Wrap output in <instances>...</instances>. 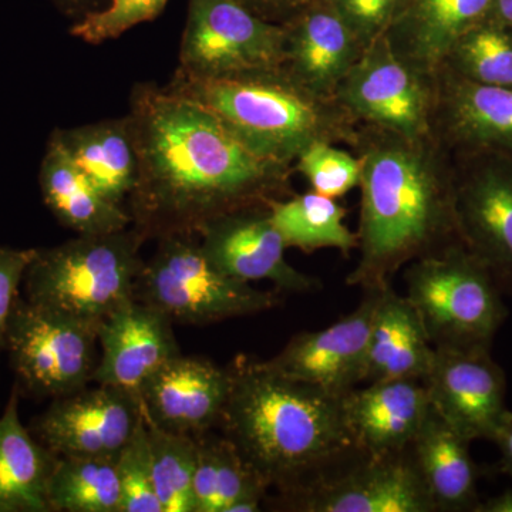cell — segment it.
<instances>
[{
  "label": "cell",
  "instance_id": "23",
  "mask_svg": "<svg viewBox=\"0 0 512 512\" xmlns=\"http://www.w3.org/2000/svg\"><path fill=\"white\" fill-rule=\"evenodd\" d=\"M436 348L419 313L393 286L380 289L369 342L363 383L419 379L429 375Z\"/></svg>",
  "mask_w": 512,
  "mask_h": 512
},
{
  "label": "cell",
  "instance_id": "8",
  "mask_svg": "<svg viewBox=\"0 0 512 512\" xmlns=\"http://www.w3.org/2000/svg\"><path fill=\"white\" fill-rule=\"evenodd\" d=\"M286 30L239 0H188L174 80L207 82L284 67Z\"/></svg>",
  "mask_w": 512,
  "mask_h": 512
},
{
  "label": "cell",
  "instance_id": "39",
  "mask_svg": "<svg viewBox=\"0 0 512 512\" xmlns=\"http://www.w3.org/2000/svg\"><path fill=\"white\" fill-rule=\"evenodd\" d=\"M53 6L73 23L80 22L87 16L101 12L110 5L111 0H49Z\"/></svg>",
  "mask_w": 512,
  "mask_h": 512
},
{
  "label": "cell",
  "instance_id": "26",
  "mask_svg": "<svg viewBox=\"0 0 512 512\" xmlns=\"http://www.w3.org/2000/svg\"><path fill=\"white\" fill-rule=\"evenodd\" d=\"M39 185L47 210L76 235L110 234L130 227L127 208L104 197L52 137L40 164Z\"/></svg>",
  "mask_w": 512,
  "mask_h": 512
},
{
  "label": "cell",
  "instance_id": "25",
  "mask_svg": "<svg viewBox=\"0 0 512 512\" xmlns=\"http://www.w3.org/2000/svg\"><path fill=\"white\" fill-rule=\"evenodd\" d=\"M50 137L109 200L124 205L137 183L138 157L127 114L72 128Z\"/></svg>",
  "mask_w": 512,
  "mask_h": 512
},
{
  "label": "cell",
  "instance_id": "32",
  "mask_svg": "<svg viewBox=\"0 0 512 512\" xmlns=\"http://www.w3.org/2000/svg\"><path fill=\"white\" fill-rule=\"evenodd\" d=\"M147 430L154 485L163 512H194L197 437L171 433L150 420Z\"/></svg>",
  "mask_w": 512,
  "mask_h": 512
},
{
  "label": "cell",
  "instance_id": "1",
  "mask_svg": "<svg viewBox=\"0 0 512 512\" xmlns=\"http://www.w3.org/2000/svg\"><path fill=\"white\" fill-rule=\"evenodd\" d=\"M127 117L138 157L127 210L146 239L198 235L214 218L289 195L291 165L256 154L197 101L137 83Z\"/></svg>",
  "mask_w": 512,
  "mask_h": 512
},
{
  "label": "cell",
  "instance_id": "13",
  "mask_svg": "<svg viewBox=\"0 0 512 512\" xmlns=\"http://www.w3.org/2000/svg\"><path fill=\"white\" fill-rule=\"evenodd\" d=\"M431 409L473 443L494 441L505 417L507 377L488 348H436L423 380Z\"/></svg>",
  "mask_w": 512,
  "mask_h": 512
},
{
  "label": "cell",
  "instance_id": "14",
  "mask_svg": "<svg viewBox=\"0 0 512 512\" xmlns=\"http://www.w3.org/2000/svg\"><path fill=\"white\" fill-rule=\"evenodd\" d=\"M281 505L298 512H436L410 450L359 457Z\"/></svg>",
  "mask_w": 512,
  "mask_h": 512
},
{
  "label": "cell",
  "instance_id": "42",
  "mask_svg": "<svg viewBox=\"0 0 512 512\" xmlns=\"http://www.w3.org/2000/svg\"><path fill=\"white\" fill-rule=\"evenodd\" d=\"M488 18L512 30V0H494Z\"/></svg>",
  "mask_w": 512,
  "mask_h": 512
},
{
  "label": "cell",
  "instance_id": "9",
  "mask_svg": "<svg viewBox=\"0 0 512 512\" xmlns=\"http://www.w3.org/2000/svg\"><path fill=\"white\" fill-rule=\"evenodd\" d=\"M97 326L55 309L18 299L6 330L5 349L19 390L57 399L92 383Z\"/></svg>",
  "mask_w": 512,
  "mask_h": 512
},
{
  "label": "cell",
  "instance_id": "20",
  "mask_svg": "<svg viewBox=\"0 0 512 512\" xmlns=\"http://www.w3.org/2000/svg\"><path fill=\"white\" fill-rule=\"evenodd\" d=\"M284 26L285 72L309 92L336 99L339 84L365 46L332 2L318 6L315 0Z\"/></svg>",
  "mask_w": 512,
  "mask_h": 512
},
{
  "label": "cell",
  "instance_id": "16",
  "mask_svg": "<svg viewBox=\"0 0 512 512\" xmlns=\"http://www.w3.org/2000/svg\"><path fill=\"white\" fill-rule=\"evenodd\" d=\"M380 289L365 291L362 301L328 328L296 333L284 349L266 360L276 372L343 397L363 383L367 342Z\"/></svg>",
  "mask_w": 512,
  "mask_h": 512
},
{
  "label": "cell",
  "instance_id": "11",
  "mask_svg": "<svg viewBox=\"0 0 512 512\" xmlns=\"http://www.w3.org/2000/svg\"><path fill=\"white\" fill-rule=\"evenodd\" d=\"M336 100L359 117L413 140L430 130L431 97L423 74L394 52L387 35L365 47L339 84Z\"/></svg>",
  "mask_w": 512,
  "mask_h": 512
},
{
  "label": "cell",
  "instance_id": "7",
  "mask_svg": "<svg viewBox=\"0 0 512 512\" xmlns=\"http://www.w3.org/2000/svg\"><path fill=\"white\" fill-rule=\"evenodd\" d=\"M138 276L136 298L163 311L173 322L202 326L271 311L278 292L261 291L222 274L202 251L198 235L157 239Z\"/></svg>",
  "mask_w": 512,
  "mask_h": 512
},
{
  "label": "cell",
  "instance_id": "6",
  "mask_svg": "<svg viewBox=\"0 0 512 512\" xmlns=\"http://www.w3.org/2000/svg\"><path fill=\"white\" fill-rule=\"evenodd\" d=\"M404 284L434 348H493L508 318L504 293L463 244L407 265Z\"/></svg>",
  "mask_w": 512,
  "mask_h": 512
},
{
  "label": "cell",
  "instance_id": "36",
  "mask_svg": "<svg viewBox=\"0 0 512 512\" xmlns=\"http://www.w3.org/2000/svg\"><path fill=\"white\" fill-rule=\"evenodd\" d=\"M342 19L362 42L370 45L373 40L386 35L394 20L402 12L407 0H330Z\"/></svg>",
  "mask_w": 512,
  "mask_h": 512
},
{
  "label": "cell",
  "instance_id": "30",
  "mask_svg": "<svg viewBox=\"0 0 512 512\" xmlns=\"http://www.w3.org/2000/svg\"><path fill=\"white\" fill-rule=\"evenodd\" d=\"M116 458L59 457L49 484L52 512H120Z\"/></svg>",
  "mask_w": 512,
  "mask_h": 512
},
{
  "label": "cell",
  "instance_id": "18",
  "mask_svg": "<svg viewBox=\"0 0 512 512\" xmlns=\"http://www.w3.org/2000/svg\"><path fill=\"white\" fill-rule=\"evenodd\" d=\"M229 392V367L181 353L144 384L140 397L151 423L198 437L220 427Z\"/></svg>",
  "mask_w": 512,
  "mask_h": 512
},
{
  "label": "cell",
  "instance_id": "10",
  "mask_svg": "<svg viewBox=\"0 0 512 512\" xmlns=\"http://www.w3.org/2000/svg\"><path fill=\"white\" fill-rule=\"evenodd\" d=\"M453 200L464 247L512 295V154H461L453 168Z\"/></svg>",
  "mask_w": 512,
  "mask_h": 512
},
{
  "label": "cell",
  "instance_id": "5",
  "mask_svg": "<svg viewBox=\"0 0 512 512\" xmlns=\"http://www.w3.org/2000/svg\"><path fill=\"white\" fill-rule=\"evenodd\" d=\"M146 241L136 228H126L36 248L23 279L25 298L99 328L101 320L136 298Z\"/></svg>",
  "mask_w": 512,
  "mask_h": 512
},
{
  "label": "cell",
  "instance_id": "2",
  "mask_svg": "<svg viewBox=\"0 0 512 512\" xmlns=\"http://www.w3.org/2000/svg\"><path fill=\"white\" fill-rule=\"evenodd\" d=\"M228 367L222 434L281 504L363 456L343 419L342 397L282 375L266 360L241 355Z\"/></svg>",
  "mask_w": 512,
  "mask_h": 512
},
{
  "label": "cell",
  "instance_id": "34",
  "mask_svg": "<svg viewBox=\"0 0 512 512\" xmlns=\"http://www.w3.org/2000/svg\"><path fill=\"white\" fill-rule=\"evenodd\" d=\"M296 170L311 184L312 191L325 197H345L362 180V160L332 146L316 141L296 158Z\"/></svg>",
  "mask_w": 512,
  "mask_h": 512
},
{
  "label": "cell",
  "instance_id": "17",
  "mask_svg": "<svg viewBox=\"0 0 512 512\" xmlns=\"http://www.w3.org/2000/svg\"><path fill=\"white\" fill-rule=\"evenodd\" d=\"M173 323L150 303H124L97 328L101 355L92 382L140 396L144 384L181 355Z\"/></svg>",
  "mask_w": 512,
  "mask_h": 512
},
{
  "label": "cell",
  "instance_id": "40",
  "mask_svg": "<svg viewBox=\"0 0 512 512\" xmlns=\"http://www.w3.org/2000/svg\"><path fill=\"white\" fill-rule=\"evenodd\" d=\"M493 443L500 450V470L505 476L512 478V412L505 417L503 426L498 431Z\"/></svg>",
  "mask_w": 512,
  "mask_h": 512
},
{
  "label": "cell",
  "instance_id": "28",
  "mask_svg": "<svg viewBox=\"0 0 512 512\" xmlns=\"http://www.w3.org/2000/svg\"><path fill=\"white\" fill-rule=\"evenodd\" d=\"M194 512H256L268 485L224 434L197 437Z\"/></svg>",
  "mask_w": 512,
  "mask_h": 512
},
{
  "label": "cell",
  "instance_id": "38",
  "mask_svg": "<svg viewBox=\"0 0 512 512\" xmlns=\"http://www.w3.org/2000/svg\"><path fill=\"white\" fill-rule=\"evenodd\" d=\"M239 2L259 18L285 25L315 0H239Z\"/></svg>",
  "mask_w": 512,
  "mask_h": 512
},
{
  "label": "cell",
  "instance_id": "15",
  "mask_svg": "<svg viewBox=\"0 0 512 512\" xmlns=\"http://www.w3.org/2000/svg\"><path fill=\"white\" fill-rule=\"evenodd\" d=\"M198 238L211 264L238 281L271 282L276 291L288 293L322 288L318 278L303 274L286 261L288 247L272 221L268 205L214 218L200 229Z\"/></svg>",
  "mask_w": 512,
  "mask_h": 512
},
{
  "label": "cell",
  "instance_id": "4",
  "mask_svg": "<svg viewBox=\"0 0 512 512\" xmlns=\"http://www.w3.org/2000/svg\"><path fill=\"white\" fill-rule=\"evenodd\" d=\"M165 87L197 101L245 146L276 163L291 165L316 141L353 136L349 111L336 99L309 92L284 67L207 82L171 79Z\"/></svg>",
  "mask_w": 512,
  "mask_h": 512
},
{
  "label": "cell",
  "instance_id": "22",
  "mask_svg": "<svg viewBox=\"0 0 512 512\" xmlns=\"http://www.w3.org/2000/svg\"><path fill=\"white\" fill-rule=\"evenodd\" d=\"M439 106L460 154H512V89L470 82L441 69Z\"/></svg>",
  "mask_w": 512,
  "mask_h": 512
},
{
  "label": "cell",
  "instance_id": "21",
  "mask_svg": "<svg viewBox=\"0 0 512 512\" xmlns=\"http://www.w3.org/2000/svg\"><path fill=\"white\" fill-rule=\"evenodd\" d=\"M494 0H410L386 33L416 72H441L458 39L490 16Z\"/></svg>",
  "mask_w": 512,
  "mask_h": 512
},
{
  "label": "cell",
  "instance_id": "37",
  "mask_svg": "<svg viewBox=\"0 0 512 512\" xmlns=\"http://www.w3.org/2000/svg\"><path fill=\"white\" fill-rule=\"evenodd\" d=\"M35 249L0 247V352L5 349L9 319L20 298V286L35 256Z\"/></svg>",
  "mask_w": 512,
  "mask_h": 512
},
{
  "label": "cell",
  "instance_id": "24",
  "mask_svg": "<svg viewBox=\"0 0 512 512\" xmlns=\"http://www.w3.org/2000/svg\"><path fill=\"white\" fill-rule=\"evenodd\" d=\"M470 444L430 409L409 450L436 512H476L481 503Z\"/></svg>",
  "mask_w": 512,
  "mask_h": 512
},
{
  "label": "cell",
  "instance_id": "41",
  "mask_svg": "<svg viewBox=\"0 0 512 512\" xmlns=\"http://www.w3.org/2000/svg\"><path fill=\"white\" fill-rule=\"evenodd\" d=\"M476 512H512V488L481 501Z\"/></svg>",
  "mask_w": 512,
  "mask_h": 512
},
{
  "label": "cell",
  "instance_id": "19",
  "mask_svg": "<svg viewBox=\"0 0 512 512\" xmlns=\"http://www.w3.org/2000/svg\"><path fill=\"white\" fill-rule=\"evenodd\" d=\"M340 404L357 450L372 457L409 450L431 409L426 384L419 379L366 383L346 393Z\"/></svg>",
  "mask_w": 512,
  "mask_h": 512
},
{
  "label": "cell",
  "instance_id": "3",
  "mask_svg": "<svg viewBox=\"0 0 512 512\" xmlns=\"http://www.w3.org/2000/svg\"><path fill=\"white\" fill-rule=\"evenodd\" d=\"M387 133L360 158V258L346 284L363 291L386 288L403 266L463 244L454 212L453 168L434 165L421 144L424 138Z\"/></svg>",
  "mask_w": 512,
  "mask_h": 512
},
{
  "label": "cell",
  "instance_id": "31",
  "mask_svg": "<svg viewBox=\"0 0 512 512\" xmlns=\"http://www.w3.org/2000/svg\"><path fill=\"white\" fill-rule=\"evenodd\" d=\"M443 69L470 82L512 89V30L484 19L457 40Z\"/></svg>",
  "mask_w": 512,
  "mask_h": 512
},
{
  "label": "cell",
  "instance_id": "27",
  "mask_svg": "<svg viewBox=\"0 0 512 512\" xmlns=\"http://www.w3.org/2000/svg\"><path fill=\"white\" fill-rule=\"evenodd\" d=\"M19 387L0 416V512H52L49 484L59 460L23 426Z\"/></svg>",
  "mask_w": 512,
  "mask_h": 512
},
{
  "label": "cell",
  "instance_id": "29",
  "mask_svg": "<svg viewBox=\"0 0 512 512\" xmlns=\"http://www.w3.org/2000/svg\"><path fill=\"white\" fill-rule=\"evenodd\" d=\"M268 207L288 248L305 254L318 249H338L345 256L359 248L357 234L345 222L348 211L333 198L309 191L272 200Z\"/></svg>",
  "mask_w": 512,
  "mask_h": 512
},
{
  "label": "cell",
  "instance_id": "35",
  "mask_svg": "<svg viewBox=\"0 0 512 512\" xmlns=\"http://www.w3.org/2000/svg\"><path fill=\"white\" fill-rule=\"evenodd\" d=\"M167 3L168 0H111L106 9L73 23L70 33L89 45H103L141 23L153 22Z\"/></svg>",
  "mask_w": 512,
  "mask_h": 512
},
{
  "label": "cell",
  "instance_id": "33",
  "mask_svg": "<svg viewBox=\"0 0 512 512\" xmlns=\"http://www.w3.org/2000/svg\"><path fill=\"white\" fill-rule=\"evenodd\" d=\"M116 467L120 481V512H163L154 485L146 416L117 456Z\"/></svg>",
  "mask_w": 512,
  "mask_h": 512
},
{
  "label": "cell",
  "instance_id": "12",
  "mask_svg": "<svg viewBox=\"0 0 512 512\" xmlns=\"http://www.w3.org/2000/svg\"><path fill=\"white\" fill-rule=\"evenodd\" d=\"M136 394L97 384L53 399L30 431L59 457L117 458L143 420Z\"/></svg>",
  "mask_w": 512,
  "mask_h": 512
}]
</instances>
